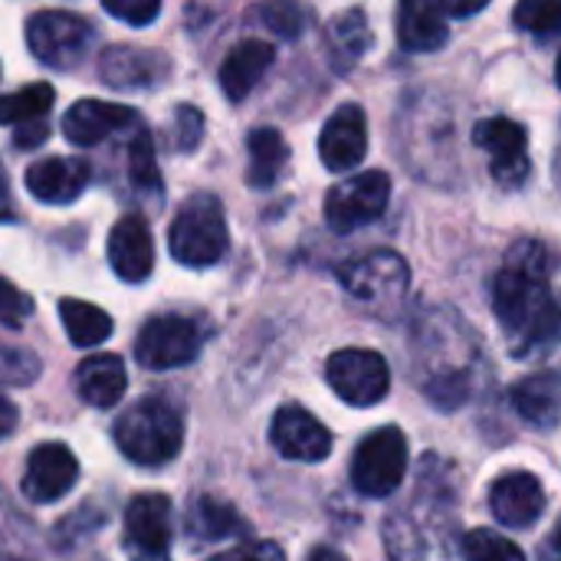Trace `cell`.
Returning <instances> with one entry per match:
<instances>
[{"label":"cell","instance_id":"1","mask_svg":"<svg viewBox=\"0 0 561 561\" xmlns=\"http://www.w3.org/2000/svg\"><path fill=\"white\" fill-rule=\"evenodd\" d=\"M552 250L536 240H516L493 286V309L516 358H546L559 342V302L549 289Z\"/></svg>","mask_w":561,"mask_h":561},{"label":"cell","instance_id":"2","mask_svg":"<svg viewBox=\"0 0 561 561\" xmlns=\"http://www.w3.org/2000/svg\"><path fill=\"white\" fill-rule=\"evenodd\" d=\"M414 378L440 411L463 408L483 381V348L477 332L450 309H431L414 325Z\"/></svg>","mask_w":561,"mask_h":561},{"label":"cell","instance_id":"3","mask_svg":"<svg viewBox=\"0 0 561 561\" xmlns=\"http://www.w3.org/2000/svg\"><path fill=\"white\" fill-rule=\"evenodd\" d=\"M431 496L421 490L414 503L394 510L385 523V542L391 561H460L454 542V496L440 493L437 477H424Z\"/></svg>","mask_w":561,"mask_h":561},{"label":"cell","instance_id":"4","mask_svg":"<svg viewBox=\"0 0 561 561\" xmlns=\"http://www.w3.org/2000/svg\"><path fill=\"white\" fill-rule=\"evenodd\" d=\"M115 444L138 467H164L184 444L181 411L168 398L148 394L115 421Z\"/></svg>","mask_w":561,"mask_h":561},{"label":"cell","instance_id":"5","mask_svg":"<svg viewBox=\"0 0 561 561\" xmlns=\"http://www.w3.org/2000/svg\"><path fill=\"white\" fill-rule=\"evenodd\" d=\"M168 247H171V256L187 270L217 266L230 250V230H227L224 204L207 191L191 194L171 224Z\"/></svg>","mask_w":561,"mask_h":561},{"label":"cell","instance_id":"6","mask_svg":"<svg viewBox=\"0 0 561 561\" xmlns=\"http://www.w3.org/2000/svg\"><path fill=\"white\" fill-rule=\"evenodd\" d=\"M342 289L378 319H394L404 309L411 270L394 250H371L339 266Z\"/></svg>","mask_w":561,"mask_h":561},{"label":"cell","instance_id":"7","mask_svg":"<svg viewBox=\"0 0 561 561\" xmlns=\"http://www.w3.org/2000/svg\"><path fill=\"white\" fill-rule=\"evenodd\" d=\"M95 39V30L85 16L69 10H39L26 20V46L30 53L59 72L76 69Z\"/></svg>","mask_w":561,"mask_h":561},{"label":"cell","instance_id":"8","mask_svg":"<svg viewBox=\"0 0 561 561\" xmlns=\"http://www.w3.org/2000/svg\"><path fill=\"white\" fill-rule=\"evenodd\" d=\"M408 473V437L398 427H378L352 457V486L362 496L388 500Z\"/></svg>","mask_w":561,"mask_h":561},{"label":"cell","instance_id":"9","mask_svg":"<svg viewBox=\"0 0 561 561\" xmlns=\"http://www.w3.org/2000/svg\"><path fill=\"white\" fill-rule=\"evenodd\" d=\"M201 325L187 316H154L141 325L135 339V358L148 371L184 368L201 355Z\"/></svg>","mask_w":561,"mask_h":561},{"label":"cell","instance_id":"10","mask_svg":"<svg viewBox=\"0 0 561 561\" xmlns=\"http://www.w3.org/2000/svg\"><path fill=\"white\" fill-rule=\"evenodd\" d=\"M329 388L352 408H375L388 398L391 368L371 348H342L325 362Z\"/></svg>","mask_w":561,"mask_h":561},{"label":"cell","instance_id":"11","mask_svg":"<svg viewBox=\"0 0 561 561\" xmlns=\"http://www.w3.org/2000/svg\"><path fill=\"white\" fill-rule=\"evenodd\" d=\"M391 201V178L385 171H362L335 184L325 197V220L332 230L348 233L375 224Z\"/></svg>","mask_w":561,"mask_h":561},{"label":"cell","instance_id":"12","mask_svg":"<svg viewBox=\"0 0 561 561\" xmlns=\"http://www.w3.org/2000/svg\"><path fill=\"white\" fill-rule=\"evenodd\" d=\"M125 552L131 561H171V500L141 493L125 510Z\"/></svg>","mask_w":561,"mask_h":561},{"label":"cell","instance_id":"13","mask_svg":"<svg viewBox=\"0 0 561 561\" xmlns=\"http://www.w3.org/2000/svg\"><path fill=\"white\" fill-rule=\"evenodd\" d=\"M473 141L493 154L490 171L503 187H523V181L529 178V131H526V125H519L506 115H493L473 128Z\"/></svg>","mask_w":561,"mask_h":561},{"label":"cell","instance_id":"14","mask_svg":"<svg viewBox=\"0 0 561 561\" xmlns=\"http://www.w3.org/2000/svg\"><path fill=\"white\" fill-rule=\"evenodd\" d=\"M171 76V59L161 49H138L128 43L108 46L99 56V79L122 92L158 89Z\"/></svg>","mask_w":561,"mask_h":561},{"label":"cell","instance_id":"15","mask_svg":"<svg viewBox=\"0 0 561 561\" xmlns=\"http://www.w3.org/2000/svg\"><path fill=\"white\" fill-rule=\"evenodd\" d=\"M270 440L286 460H296V463H322L332 454L329 427L299 404H286L276 411Z\"/></svg>","mask_w":561,"mask_h":561},{"label":"cell","instance_id":"16","mask_svg":"<svg viewBox=\"0 0 561 561\" xmlns=\"http://www.w3.org/2000/svg\"><path fill=\"white\" fill-rule=\"evenodd\" d=\"M319 154H322V164L335 174L352 171L365 161V154H368V118H365L362 105L345 102L329 115V122L322 125V135H319Z\"/></svg>","mask_w":561,"mask_h":561},{"label":"cell","instance_id":"17","mask_svg":"<svg viewBox=\"0 0 561 561\" xmlns=\"http://www.w3.org/2000/svg\"><path fill=\"white\" fill-rule=\"evenodd\" d=\"M79 480V460L66 444H39L30 460H26V473H23V496L33 503H56L62 500Z\"/></svg>","mask_w":561,"mask_h":561},{"label":"cell","instance_id":"18","mask_svg":"<svg viewBox=\"0 0 561 561\" xmlns=\"http://www.w3.org/2000/svg\"><path fill=\"white\" fill-rule=\"evenodd\" d=\"M490 510H493V516L503 526H510V529H529L546 513V486L533 473H526V470L503 473L490 486Z\"/></svg>","mask_w":561,"mask_h":561},{"label":"cell","instance_id":"19","mask_svg":"<svg viewBox=\"0 0 561 561\" xmlns=\"http://www.w3.org/2000/svg\"><path fill=\"white\" fill-rule=\"evenodd\" d=\"M0 561H66L62 549L0 490Z\"/></svg>","mask_w":561,"mask_h":561},{"label":"cell","instance_id":"20","mask_svg":"<svg viewBox=\"0 0 561 561\" xmlns=\"http://www.w3.org/2000/svg\"><path fill=\"white\" fill-rule=\"evenodd\" d=\"M108 263L118 279L145 283L154 270V240L141 214H125L108 233Z\"/></svg>","mask_w":561,"mask_h":561},{"label":"cell","instance_id":"21","mask_svg":"<svg viewBox=\"0 0 561 561\" xmlns=\"http://www.w3.org/2000/svg\"><path fill=\"white\" fill-rule=\"evenodd\" d=\"M135 125H138L135 108L115 105V102H102V99H79L62 115V135L72 145H79V148H92V145L105 141L108 135L135 128Z\"/></svg>","mask_w":561,"mask_h":561},{"label":"cell","instance_id":"22","mask_svg":"<svg viewBox=\"0 0 561 561\" xmlns=\"http://www.w3.org/2000/svg\"><path fill=\"white\" fill-rule=\"evenodd\" d=\"M92 168L85 158H43L26 168V191L43 204H72L89 187Z\"/></svg>","mask_w":561,"mask_h":561},{"label":"cell","instance_id":"23","mask_svg":"<svg viewBox=\"0 0 561 561\" xmlns=\"http://www.w3.org/2000/svg\"><path fill=\"white\" fill-rule=\"evenodd\" d=\"M273 59H276V49H273L270 39L250 36V39L237 43L227 53V59L220 62V89H224V95L230 102H243L260 85V79L273 66Z\"/></svg>","mask_w":561,"mask_h":561},{"label":"cell","instance_id":"24","mask_svg":"<svg viewBox=\"0 0 561 561\" xmlns=\"http://www.w3.org/2000/svg\"><path fill=\"white\" fill-rule=\"evenodd\" d=\"M72 385H76V394H79L82 404L105 411V408H115V404L122 401V394H125V388H128V375H125L122 358L105 352V355L85 358V362L76 368Z\"/></svg>","mask_w":561,"mask_h":561},{"label":"cell","instance_id":"25","mask_svg":"<svg viewBox=\"0 0 561 561\" xmlns=\"http://www.w3.org/2000/svg\"><path fill=\"white\" fill-rule=\"evenodd\" d=\"M510 401L516 408V414L539 427V431H552L559 424L561 414V378L559 371L546 368V371H536L529 378H523L513 391H510Z\"/></svg>","mask_w":561,"mask_h":561},{"label":"cell","instance_id":"26","mask_svg":"<svg viewBox=\"0 0 561 561\" xmlns=\"http://www.w3.org/2000/svg\"><path fill=\"white\" fill-rule=\"evenodd\" d=\"M398 39L411 53H434L450 39V23L434 0H408L398 10Z\"/></svg>","mask_w":561,"mask_h":561},{"label":"cell","instance_id":"27","mask_svg":"<svg viewBox=\"0 0 561 561\" xmlns=\"http://www.w3.org/2000/svg\"><path fill=\"white\" fill-rule=\"evenodd\" d=\"M184 526H187V536L197 542H224V539L247 533L243 516L217 496H194L187 503Z\"/></svg>","mask_w":561,"mask_h":561},{"label":"cell","instance_id":"28","mask_svg":"<svg viewBox=\"0 0 561 561\" xmlns=\"http://www.w3.org/2000/svg\"><path fill=\"white\" fill-rule=\"evenodd\" d=\"M247 148H250L247 184L256 187V191L273 187L283 178V171L289 168V145L283 138V131H276L270 125H260V128L250 131Z\"/></svg>","mask_w":561,"mask_h":561},{"label":"cell","instance_id":"29","mask_svg":"<svg viewBox=\"0 0 561 561\" xmlns=\"http://www.w3.org/2000/svg\"><path fill=\"white\" fill-rule=\"evenodd\" d=\"M325 46H329V59L339 72H348L352 66H358L371 46L368 16L362 10H345V13L332 16L325 26Z\"/></svg>","mask_w":561,"mask_h":561},{"label":"cell","instance_id":"30","mask_svg":"<svg viewBox=\"0 0 561 561\" xmlns=\"http://www.w3.org/2000/svg\"><path fill=\"white\" fill-rule=\"evenodd\" d=\"M59 319L66 325V335L76 348H95L102 342H108L112 335V316L92 302L82 299H62L59 302Z\"/></svg>","mask_w":561,"mask_h":561},{"label":"cell","instance_id":"31","mask_svg":"<svg viewBox=\"0 0 561 561\" xmlns=\"http://www.w3.org/2000/svg\"><path fill=\"white\" fill-rule=\"evenodd\" d=\"M56 99V89L49 82L23 85L10 95H0V125H30L39 122Z\"/></svg>","mask_w":561,"mask_h":561},{"label":"cell","instance_id":"32","mask_svg":"<svg viewBox=\"0 0 561 561\" xmlns=\"http://www.w3.org/2000/svg\"><path fill=\"white\" fill-rule=\"evenodd\" d=\"M128 181L138 194H154L161 197V168L154 158V141L145 125H138L131 145H128Z\"/></svg>","mask_w":561,"mask_h":561},{"label":"cell","instance_id":"33","mask_svg":"<svg viewBox=\"0 0 561 561\" xmlns=\"http://www.w3.org/2000/svg\"><path fill=\"white\" fill-rule=\"evenodd\" d=\"M463 561H526L523 549L516 542H510L506 536L493 533V529H473L463 536L460 546Z\"/></svg>","mask_w":561,"mask_h":561},{"label":"cell","instance_id":"34","mask_svg":"<svg viewBox=\"0 0 561 561\" xmlns=\"http://www.w3.org/2000/svg\"><path fill=\"white\" fill-rule=\"evenodd\" d=\"M260 30H270L279 39H296L306 30V10L296 3H263L250 13Z\"/></svg>","mask_w":561,"mask_h":561},{"label":"cell","instance_id":"35","mask_svg":"<svg viewBox=\"0 0 561 561\" xmlns=\"http://www.w3.org/2000/svg\"><path fill=\"white\" fill-rule=\"evenodd\" d=\"M39 368L33 352L0 342V388H26L39 378Z\"/></svg>","mask_w":561,"mask_h":561},{"label":"cell","instance_id":"36","mask_svg":"<svg viewBox=\"0 0 561 561\" xmlns=\"http://www.w3.org/2000/svg\"><path fill=\"white\" fill-rule=\"evenodd\" d=\"M102 526H105V513L85 503V506H79L76 513H69L66 519H59V526H56V533H53L49 539L66 552V549H72L76 542H82L85 536L99 533Z\"/></svg>","mask_w":561,"mask_h":561},{"label":"cell","instance_id":"37","mask_svg":"<svg viewBox=\"0 0 561 561\" xmlns=\"http://www.w3.org/2000/svg\"><path fill=\"white\" fill-rule=\"evenodd\" d=\"M516 26L536 36H556L561 26V7L549 0H526L516 7Z\"/></svg>","mask_w":561,"mask_h":561},{"label":"cell","instance_id":"38","mask_svg":"<svg viewBox=\"0 0 561 561\" xmlns=\"http://www.w3.org/2000/svg\"><path fill=\"white\" fill-rule=\"evenodd\" d=\"M33 309H36V302L23 289H16L10 279L0 276V322L10 329H20L33 316Z\"/></svg>","mask_w":561,"mask_h":561},{"label":"cell","instance_id":"39","mask_svg":"<svg viewBox=\"0 0 561 561\" xmlns=\"http://www.w3.org/2000/svg\"><path fill=\"white\" fill-rule=\"evenodd\" d=\"M171 138H174L171 145L178 151H194L201 145V138H204V115H201V108L178 105V112H174V135Z\"/></svg>","mask_w":561,"mask_h":561},{"label":"cell","instance_id":"40","mask_svg":"<svg viewBox=\"0 0 561 561\" xmlns=\"http://www.w3.org/2000/svg\"><path fill=\"white\" fill-rule=\"evenodd\" d=\"M102 10L131 26H148L161 13V3L158 0H105Z\"/></svg>","mask_w":561,"mask_h":561},{"label":"cell","instance_id":"41","mask_svg":"<svg viewBox=\"0 0 561 561\" xmlns=\"http://www.w3.org/2000/svg\"><path fill=\"white\" fill-rule=\"evenodd\" d=\"M46 138H49V125L39 118V122L20 125V131L13 135V145H16L20 151H26V148H36V145H43Z\"/></svg>","mask_w":561,"mask_h":561},{"label":"cell","instance_id":"42","mask_svg":"<svg viewBox=\"0 0 561 561\" xmlns=\"http://www.w3.org/2000/svg\"><path fill=\"white\" fill-rule=\"evenodd\" d=\"M440 10H444L447 20H450V16H473V13L486 10V0H470V3H463V0H444Z\"/></svg>","mask_w":561,"mask_h":561},{"label":"cell","instance_id":"43","mask_svg":"<svg viewBox=\"0 0 561 561\" xmlns=\"http://www.w3.org/2000/svg\"><path fill=\"white\" fill-rule=\"evenodd\" d=\"M16 421H20L16 404H13L10 398H3V394H0V440H3V437H10V434L16 431Z\"/></svg>","mask_w":561,"mask_h":561},{"label":"cell","instance_id":"44","mask_svg":"<svg viewBox=\"0 0 561 561\" xmlns=\"http://www.w3.org/2000/svg\"><path fill=\"white\" fill-rule=\"evenodd\" d=\"M7 220H16V214H13V197H10L7 171H3V164H0V224H7Z\"/></svg>","mask_w":561,"mask_h":561},{"label":"cell","instance_id":"45","mask_svg":"<svg viewBox=\"0 0 561 561\" xmlns=\"http://www.w3.org/2000/svg\"><path fill=\"white\" fill-rule=\"evenodd\" d=\"M250 556L253 561H286V552L276 542H256V546H250Z\"/></svg>","mask_w":561,"mask_h":561},{"label":"cell","instance_id":"46","mask_svg":"<svg viewBox=\"0 0 561 561\" xmlns=\"http://www.w3.org/2000/svg\"><path fill=\"white\" fill-rule=\"evenodd\" d=\"M306 561H348L339 549H332V546H319V549H312L309 552V559Z\"/></svg>","mask_w":561,"mask_h":561},{"label":"cell","instance_id":"47","mask_svg":"<svg viewBox=\"0 0 561 561\" xmlns=\"http://www.w3.org/2000/svg\"><path fill=\"white\" fill-rule=\"evenodd\" d=\"M542 561H559V536L552 533L546 539V549H542Z\"/></svg>","mask_w":561,"mask_h":561},{"label":"cell","instance_id":"48","mask_svg":"<svg viewBox=\"0 0 561 561\" xmlns=\"http://www.w3.org/2000/svg\"><path fill=\"white\" fill-rule=\"evenodd\" d=\"M210 561H253V556H250V549H237V552H224Z\"/></svg>","mask_w":561,"mask_h":561}]
</instances>
